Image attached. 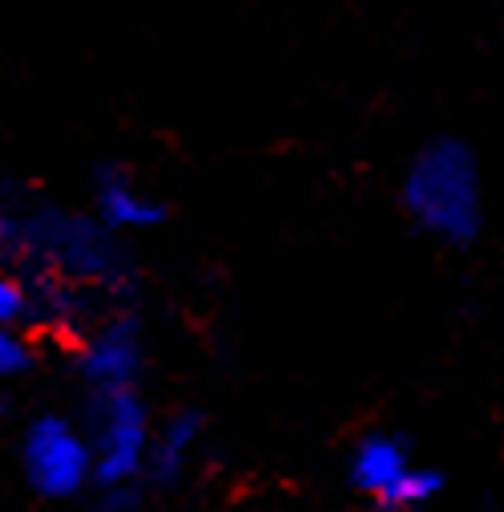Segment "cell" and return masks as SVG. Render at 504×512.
Returning <instances> with one entry per match:
<instances>
[{
	"label": "cell",
	"mask_w": 504,
	"mask_h": 512,
	"mask_svg": "<svg viewBox=\"0 0 504 512\" xmlns=\"http://www.w3.org/2000/svg\"><path fill=\"white\" fill-rule=\"evenodd\" d=\"M399 208L407 224L439 248L476 244L488 220L484 167L476 147L456 135L427 139L403 167Z\"/></svg>",
	"instance_id": "2"
},
{
	"label": "cell",
	"mask_w": 504,
	"mask_h": 512,
	"mask_svg": "<svg viewBox=\"0 0 504 512\" xmlns=\"http://www.w3.org/2000/svg\"><path fill=\"white\" fill-rule=\"evenodd\" d=\"M13 411H17V407H13V395H9L5 387H0V427H9V419H13Z\"/></svg>",
	"instance_id": "12"
},
{
	"label": "cell",
	"mask_w": 504,
	"mask_h": 512,
	"mask_svg": "<svg viewBox=\"0 0 504 512\" xmlns=\"http://www.w3.org/2000/svg\"><path fill=\"white\" fill-rule=\"evenodd\" d=\"M204 447V415L192 407H175L155 423V443H151V464H147V484L151 488H179L192 472L196 456Z\"/></svg>",
	"instance_id": "8"
},
{
	"label": "cell",
	"mask_w": 504,
	"mask_h": 512,
	"mask_svg": "<svg viewBox=\"0 0 504 512\" xmlns=\"http://www.w3.org/2000/svg\"><path fill=\"white\" fill-rule=\"evenodd\" d=\"M94 216L118 232V236H139V232H155L167 224V204L163 196L139 179L135 167L126 163H102L94 171Z\"/></svg>",
	"instance_id": "7"
},
{
	"label": "cell",
	"mask_w": 504,
	"mask_h": 512,
	"mask_svg": "<svg viewBox=\"0 0 504 512\" xmlns=\"http://www.w3.org/2000/svg\"><path fill=\"white\" fill-rule=\"evenodd\" d=\"M346 480L378 512H427L448 488V476L431 464H419L411 443L387 427H374L354 439Z\"/></svg>",
	"instance_id": "3"
},
{
	"label": "cell",
	"mask_w": 504,
	"mask_h": 512,
	"mask_svg": "<svg viewBox=\"0 0 504 512\" xmlns=\"http://www.w3.org/2000/svg\"><path fill=\"white\" fill-rule=\"evenodd\" d=\"M78 378L86 395H114L131 391L147 374V330L131 309L106 313L82 334L74 354Z\"/></svg>",
	"instance_id": "6"
},
{
	"label": "cell",
	"mask_w": 504,
	"mask_h": 512,
	"mask_svg": "<svg viewBox=\"0 0 504 512\" xmlns=\"http://www.w3.org/2000/svg\"><path fill=\"white\" fill-rule=\"evenodd\" d=\"M427 512H431V508H427ZM456 512H460V508H456Z\"/></svg>",
	"instance_id": "13"
},
{
	"label": "cell",
	"mask_w": 504,
	"mask_h": 512,
	"mask_svg": "<svg viewBox=\"0 0 504 512\" xmlns=\"http://www.w3.org/2000/svg\"><path fill=\"white\" fill-rule=\"evenodd\" d=\"M37 366V346L25 326H0V387L25 378Z\"/></svg>",
	"instance_id": "10"
},
{
	"label": "cell",
	"mask_w": 504,
	"mask_h": 512,
	"mask_svg": "<svg viewBox=\"0 0 504 512\" xmlns=\"http://www.w3.org/2000/svg\"><path fill=\"white\" fill-rule=\"evenodd\" d=\"M17 464L33 496L41 500H78L94 488V447L86 423L61 411H41L21 427Z\"/></svg>",
	"instance_id": "5"
},
{
	"label": "cell",
	"mask_w": 504,
	"mask_h": 512,
	"mask_svg": "<svg viewBox=\"0 0 504 512\" xmlns=\"http://www.w3.org/2000/svg\"><path fill=\"white\" fill-rule=\"evenodd\" d=\"M143 484H126V488H98L90 512H143Z\"/></svg>",
	"instance_id": "11"
},
{
	"label": "cell",
	"mask_w": 504,
	"mask_h": 512,
	"mask_svg": "<svg viewBox=\"0 0 504 512\" xmlns=\"http://www.w3.org/2000/svg\"><path fill=\"white\" fill-rule=\"evenodd\" d=\"M155 423L159 419H155L143 387L114 391V395H90L86 435L94 447V488L147 484Z\"/></svg>",
	"instance_id": "4"
},
{
	"label": "cell",
	"mask_w": 504,
	"mask_h": 512,
	"mask_svg": "<svg viewBox=\"0 0 504 512\" xmlns=\"http://www.w3.org/2000/svg\"><path fill=\"white\" fill-rule=\"evenodd\" d=\"M41 322V309H37V289L33 281L0 261V326H33Z\"/></svg>",
	"instance_id": "9"
},
{
	"label": "cell",
	"mask_w": 504,
	"mask_h": 512,
	"mask_svg": "<svg viewBox=\"0 0 504 512\" xmlns=\"http://www.w3.org/2000/svg\"><path fill=\"white\" fill-rule=\"evenodd\" d=\"M0 261L29 281H61L74 289H131L135 261L126 236L110 232L94 212L66 208H0Z\"/></svg>",
	"instance_id": "1"
}]
</instances>
